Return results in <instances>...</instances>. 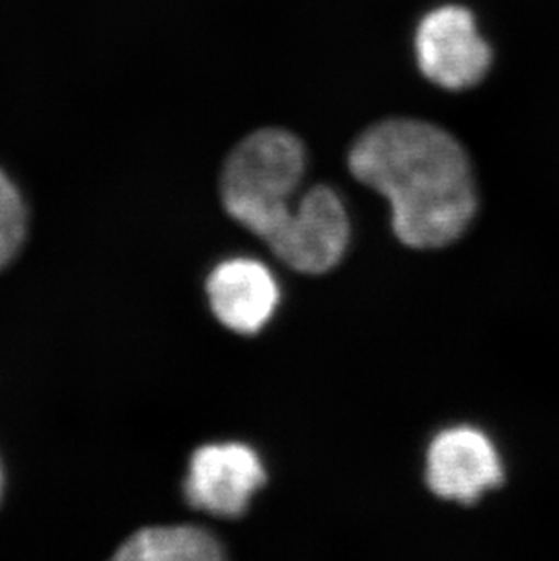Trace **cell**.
Instances as JSON below:
<instances>
[{"instance_id":"8992f818","label":"cell","mask_w":559,"mask_h":561,"mask_svg":"<svg viewBox=\"0 0 559 561\" xmlns=\"http://www.w3.org/2000/svg\"><path fill=\"white\" fill-rule=\"evenodd\" d=\"M213 312L235 333L256 334L267 325L280 304L275 276L262 262L231 259L207 278Z\"/></svg>"},{"instance_id":"277c9868","label":"cell","mask_w":559,"mask_h":561,"mask_svg":"<svg viewBox=\"0 0 559 561\" xmlns=\"http://www.w3.org/2000/svg\"><path fill=\"white\" fill-rule=\"evenodd\" d=\"M265 482L267 472L248 445H204L191 456L185 499L220 518H240Z\"/></svg>"},{"instance_id":"52a82bcc","label":"cell","mask_w":559,"mask_h":561,"mask_svg":"<svg viewBox=\"0 0 559 561\" xmlns=\"http://www.w3.org/2000/svg\"><path fill=\"white\" fill-rule=\"evenodd\" d=\"M223 558V543L206 529L190 525L138 530L115 554V560L124 561H218Z\"/></svg>"},{"instance_id":"6da1fadb","label":"cell","mask_w":559,"mask_h":561,"mask_svg":"<svg viewBox=\"0 0 559 561\" xmlns=\"http://www.w3.org/2000/svg\"><path fill=\"white\" fill-rule=\"evenodd\" d=\"M349 171L391 204L396 237L414 250H440L467 231L476 209L475 171L453 133L422 118L373 124L347 153Z\"/></svg>"},{"instance_id":"3957f363","label":"cell","mask_w":559,"mask_h":561,"mask_svg":"<svg viewBox=\"0 0 559 561\" xmlns=\"http://www.w3.org/2000/svg\"><path fill=\"white\" fill-rule=\"evenodd\" d=\"M418 69L442 90L465 91L481 84L494 51L475 13L459 4L436 5L420 19L412 37Z\"/></svg>"},{"instance_id":"5b68a950","label":"cell","mask_w":559,"mask_h":561,"mask_svg":"<svg viewBox=\"0 0 559 561\" xmlns=\"http://www.w3.org/2000/svg\"><path fill=\"white\" fill-rule=\"evenodd\" d=\"M425 480L436 496L472 505L503 483L497 447L475 427L442 431L429 445Z\"/></svg>"},{"instance_id":"ba28073f","label":"cell","mask_w":559,"mask_h":561,"mask_svg":"<svg viewBox=\"0 0 559 561\" xmlns=\"http://www.w3.org/2000/svg\"><path fill=\"white\" fill-rule=\"evenodd\" d=\"M26 209L10 179L0 171V270L15 256L24 239Z\"/></svg>"},{"instance_id":"7a4b0ae2","label":"cell","mask_w":559,"mask_h":561,"mask_svg":"<svg viewBox=\"0 0 559 561\" xmlns=\"http://www.w3.org/2000/svg\"><path fill=\"white\" fill-rule=\"evenodd\" d=\"M307 171V149L285 127H260L232 148L224 162L220 191L226 211L256 234L282 262L304 231L300 204L289 201Z\"/></svg>"},{"instance_id":"9c48e42d","label":"cell","mask_w":559,"mask_h":561,"mask_svg":"<svg viewBox=\"0 0 559 561\" xmlns=\"http://www.w3.org/2000/svg\"><path fill=\"white\" fill-rule=\"evenodd\" d=\"M0 493H2V469H0Z\"/></svg>"}]
</instances>
